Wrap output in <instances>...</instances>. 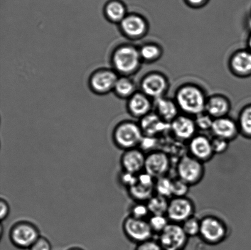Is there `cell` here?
<instances>
[{
    "label": "cell",
    "instance_id": "1",
    "mask_svg": "<svg viewBox=\"0 0 251 250\" xmlns=\"http://www.w3.org/2000/svg\"><path fill=\"white\" fill-rule=\"evenodd\" d=\"M207 97L200 87L193 83H185L176 91L175 99L179 111L196 117L205 111Z\"/></svg>",
    "mask_w": 251,
    "mask_h": 250
},
{
    "label": "cell",
    "instance_id": "2",
    "mask_svg": "<svg viewBox=\"0 0 251 250\" xmlns=\"http://www.w3.org/2000/svg\"><path fill=\"white\" fill-rule=\"evenodd\" d=\"M178 178L190 186L201 182L205 175V167L202 161L189 155L181 157L177 163Z\"/></svg>",
    "mask_w": 251,
    "mask_h": 250
},
{
    "label": "cell",
    "instance_id": "3",
    "mask_svg": "<svg viewBox=\"0 0 251 250\" xmlns=\"http://www.w3.org/2000/svg\"><path fill=\"white\" fill-rule=\"evenodd\" d=\"M228 234L227 227L220 218L207 215L201 220L200 236L203 241L210 245L223 242Z\"/></svg>",
    "mask_w": 251,
    "mask_h": 250
},
{
    "label": "cell",
    "instance_id": "4",
    "mask_svg": "<svg viewBox=\"0 0 251 250\" xmlns=\"http://www.w3.org/2000/svg\"><path fill=\"white\" fill-rule=\"evenodd\" d=\"M41 237L38 227L28 222H19L12 227L10 240L14 246L21 249H29Z\"/></svg>",
    "mask_w": 251,
    "mask_h": 250
},
{
    "label": "cell",
    "instance_id": "5",
    "mask_svg": "<svg viewBox=\"0 0 251 250\" xmlns=\"http://www.w3.org/2000/svg\"><path fill=\"white\" fill-rule=\"evenodd\" d=\"M144 136L140 125L127 122L117 127L114 132V139L119 148L126 151L139 148Z\"/></svg>",
    "mask_w": 251,
    "mask_h": 250
},
{
    "label": "cell",
    "instance_id": "6",
    "mask_svg": "<svg viewBox=\"0 0 251 250\" xmlns=\"http://www.w3.org/2000/svg\"><path fill=\"white\" fill-rule=\"evenodd\" d=\"M188 238L181 224L170 222L159 234L157 241L164 250H183Z\"/></svg>",
    "mask_w": 251,
    "mask_h": 250
},
{
    "label": "cell",
    "instance_id": "7",
    "mask_svg": "<svg viewBox=\"0 0 251 250\" xmlns=\"http://www.w3.org/2000/svg\"><path fill=\"white\" fill-rule=\"evenodd\" d=\"M114 61L118 70L126 74H130L139 68L142 59L139 50L134 46H125L115 53Z\"/></svg>",
    "mask_w": 251,
    "mask_h": 250
},
{
    "label": "cell",
    "instance_id": "8",
    "mask_svg": "<svg viewBox=\"0 0 251 250\" xmlns=\"http://www.w3.org/2000/svg\"><path fill=\"white\" fill-rule=\"evenodd\" d=\"M123 228L126 236L138 244L152 239L154 232L147 219H139L131 216L125 220Z\"/></svg>",
    "mask_w": 251,
    "mask_h": 250
},
{
    "label": "cell",
    "instance_id": "9",
    "mask_svg": "<svg viewBox=\"0 0 251 250\" xmlns=\"http://www.w3.org/2000/svg\"><path fill=\"white\" fill-rule=\"evenodd\" d=\"M195 205L193 201L186 197H173L169 200L167 217L169 221L181 224L194 215Z\"/></svg>",
    "mask_w": 251,
    "mask_h": 250
},
{
    "label": "cell",
    "instance_id": "10",
    "mask_svg": "<svg viewBox=\"0 0 251 250\" xmlns=\"http://www.w3.org/2000/svg\"><path fill=\"white\" fill-rule=\"evenodd\" d=\"M141 89L143 93L154 100L165 96L169 89V82L163 73L152 72L143 78Z\"/></svg>",
    "mask_w": 251,
    "mask_h": 250
},
{
    "label": "cell",
    "instance_id": "11",
    "mask_svg": "<svg viewBox=\"0 0 251 250\" xmlns=\"http://www.w3.org/2000/svg\"><path fill=\"white\" fill-rule=\"evenodd\" d=\"M171 165V159L166 153L154 150L146 155L144 171L157 180L167 176Z\"/></svg>",
    "mask_w": 251,
    "mask_h": 250
},
{
    "label": "cell",
    "instance_id": "12",
    "mask_svg": "<svg viewBox=\"0 0 251 250\" xmlns=\"http://www.w3.org/2000/svg\"><path fill=\"white\" fill-rule=\"evenodd\" d=\"M155 179L143 171L137 175L134 185L128 188L130 196L137 202L147 203L155 194Z\"/></svg>",
    "mask_w": 251,
    "mask_h": 250
},
{
    "label": "cell",
    "instance_id": "13",
    "mask_svg": "<svg viewBox=\"0 0 251 250\" xmlns=\"http://www.w3.org/2000/svg\"><path fill=\"white\" fill-rule=\"evenodd\" d=\"M198 131L195 120L186 114H179L171 123V131L176 139L189 141Z\"/></svg>",
    "mask_w": 251,
    "mask_h": 250
},
{
    "label": "cell",
    "instance_id": "14",
    "mask_svg": "<svg viewBox=\"0 0 251 250\" xmlns=\"http://www.w3.org/2000/svg\"><path fill=\"white\" fill-rule=\"evenodd\" d=\"M228 68L233 75L240 78L251 76V51L242 49L235 51L228 61Z\"/></svg>",
    "mask_w": 251,
    "mask_h": 250
},
{
    "label": "cell",
    "instance_id": "15",
    "mask_svg": "<svg viewBox=\"0 0 251 250\" xmlns=\"http://www.w3.org/2000/svg\"><path fill=\"white\" fill-rule=\"evenodd\" d=\"M189 154L203 163L210 160L215 155L211 139L205 135H196L189 141Z\"/></svg>",
    "mask_w": 251,
    "mask_h": 250
},
{
    "label": "cell",
    "instance_id": "16",
    "mask_svg": "<svg viewBox=\"0 0 251 250\" xmlns=\"http://www.w3.org/2000/svg\"><path fill=\"white\" fill-rule=\"evenodd\" d=\"M211 133L214 136L231 141L240 134L237 121L228 116L214 119Z\"/></svg>",
    "mask_w": 251,
    "mask_h": 250
},
{
    "label": "cell",
    "instance_id": "17",
    "mask_svg": "<svg viewBox=\"0 0 251 250\" xmlns=\"http://www.w3.org/2000/svg\"><path fill=\"white\" fill-rule=\"evenodd\" d=\"M146 155L139 148L128 149L123 154L121 164L124 171L139 175L144 171Z\"/></svg>",
    "mask_w": 251,
    "mask_h": 250
},
{
    "label": "cell",
    "instance_id": "18",
    "mask_svg": "<svg viewBox=\"0 0 251 250\" xmlns=\"http://www.w3.org/2000/svg\"><path fill=\"white\" fill-rule=\"evenodd\" d=\"M139 125L145 136L157 137L159 134L171 131V124L164 121L154 112L143 117Z\"/></svg>",
    "mask_w": 251,
    "mask_h": 250
},
{
    "label": "cell",
    "instance_id": "19",
    "mask_svg": "<svg viewBox=\"0 0 251 250\" xmlns=\"http://www.w3.org/2000/svg\"><path fill=\"white\" fill-rule=\"evenodd\" d=\"M231 109L229 99L222 94H214L207 98L205 112L213 119L227 116Z\"/></svg>",
    "mask_w": 251,
    "mask_h": 250
},
{
    "label": "cell",
    "instance_id": "20",
    "mask_svg": "<svg viewBox=\"0 0 251 250\" xmlns=\"http://www.w3.org/2000/svg\"><path fill=\"white\" fill-rule=\"evenodd\" d=\"M153 109L155 113L163 119L171 124L179 115V109L176 100L166 96L153 100Z\"/></svg>",
    "mask_w": 251,
    "mask_h": 250
},
{
    "label": "cell",
    "instance_id": "21",
    "mask_svg": "<svg viewBox=\"0 0 251 250\" xmlns=\"http://www.w3.org/2000/svg\"><path fill=\"white\" fill-rule=\"evenodd\" d=\"M123 30L128 36L134 39L142 38L147 34L149 24L144 19L139 16H129L122 21Z\"/></svg>",
    "mask_w": 251,
    "mask_h": 250
},
{
    "label": "cell",
    "instance_id": "22",
    "mask_svg": "<svg viewBox=\"0 0 251 250\" xmlns=\"http://www.w3.org/2000/svg\"><path fill=\"white\" fill-rule=\"evenodd\" d=\"M153 107V102L144 93L137 92L132 95L129 103L130 112L134 116L140 117L146 116L151 113Z\"/></svg>",
    "mask_w": 251,
    "mask_h": 250
},
{
    "label": "cell",
    "instance_id": "23",
    "mask_svg": "<svg viewBox=\"0 0 251 250\" xmlns=\"http://www.w3.org/2000/svg\"><path fill=\"white\" fill-rule=\"evenodd\" d=\"M117 75L110 71H102L94 75L92 80L93 88L98 92H106L115 87L118 81Z\"/></svg>",
    "mask_w": 251,
    "mask_h": 250
},
{
    "label": "cell",
    "instance_id": "24",
    "mask_svg": "<svg viewBox=\"0 0 251 250\" xmlns=\"http://www.w3.org/2000/svg\"><path fill=\"white\" fill-rule=\"evenodd\" d=\"M237 123L240 134L251 139V104L243 107L238 115Z\"/></svg>",
    "mask_w": 251,
    "mask_h": 250
},
{
    "label": "cell",
    "instance_id": "25",
    "mask_svg": "<svg viewBox=\"0 0 251 250\" xmlns=\"http://www.w3.org/2000/svg\"><path fill=\"white\" fill-rule=\"evenodd\" d=\"M142 60L147 63H154L159 60L163 54L161 46L156 43H148L139 50Z\"/></svg>",
    "mask_w": 251,
    "mask_h": 250
},
{
    "label": "cell",
    "instance_id": "26",
    "mask_svg": "<svg viewBox=\"0 0 251 250\" xmlns=\"http://www.w3.org/2000/svg\"><path fill=\"white\" fill-rule=\"evenodd\" d=\"M169 200L155 193L147 202L150 215H166Z\"/></svg>",
    "mask_w": 251,
    "mask_h": 250
},
{
    "label": "cell",
    "instance_id": "27",
    "mask_svg": "<svg viewBox=\"0 0 251 250\" xmlns=\"http://www.w3.org/2000/svg\"><path fill=\"white\" fill-rule=\"evenodd\" d=\"M174 180L165 176L155 181V193L171 199L173 198Z\"/></svg>",
    "mask_w": 251,
    "mask_h": 250
},
{
    "label": "cell",
    "instance_id": "28",
    "mask_svg": "<svg viewBox=\"0 0 251 250\" xmlns=\"http://www.w3.org/2000/svg\"><path fill=\"white\" fill-rule=\"evenodd\" d=\"M181 225L184 232L188 237H196L200 235L201 220L194 215L182 223Z\"/></svg>",
    "mask_w": 251,
    "mask_h": 250
},
{
    "label": "cell",
    "instance_id": "29",
    "mask_svg": "<svg viewBox=\"0 0 251 250\" xmlns=\"http://www.w3.org/2000/svg\"><path fill=\"white\" fill-rule=\"evenodd\" d=\"M152 231L154 233L159 234L166 228L169 225V221L167 215H151L148 220Z\"/></svg>",
    "mask_w": 251,
    "mask_h": 250
},
{
    "label": "cell",
    "instance_id": "30",
    "mask_svg": "<svg viewBox=\"0 0 251 250\" xmlns=\"http://www.w3.org/2000/svg\"><path fill=\"white\" fill-rule=\"evenodd\" d=\"M115 88L117 92L124 97L132 96L135 91L134 83L126 78L118 80Z\"/></svg>",
    "mask_w": 251,
    "mask_h": 250
},
{
    "label": "cell",
    "instance_id": "31",
    "mask_svg": "<svg viewBox=\"0 0 251 250\" xmlns=\"http://www.w3.org/2000/svg\"><path fill=\"white\" fill-rule=\"evenodd\" d=\"M107 14L109 18L113 21H122L125 18V7L119 2H112L107 7Z\"/></svg>",
    "mask_w": 251,
    "mask_h": 250
},
{
    "label": "cell",
    "instance_id": "32",
    "mask_svg": "<svg viewBox=\"0 0 251 250\" xmlns=\"http://www.w3.org/2000/svg\"><path fill=\"white\" fill-rule=\"evenodd\" d=\"M197 128L202 131H211L214 119L207 113L203 112L194 117Z\"/></svg>",
    "mask_w": 251,
    "mask_h": 250
},
{
    "label": "cell",
    "instance_id": "33",
    "mask_svg": "<svg viewBox=\"0 0 251 250\" xmlns=\"http://www.w3.org/2000/svg\"><path fill=\"white\" fill-rule=\"evenodd\" d=\"M150 215L147 203L137 202L132 205L130 209V216L139 219H146Z\"/></svg>",
    "mask_w": 251,
    "mask_h": 250
},
{
    "label": "cell",
    "instance_id": "34",
    "mask_svg": "<svg viewBox=\"0 0 251 250\" xmlns=\"http://www.w3.org/2000/svg\"><path fill=\"white\" fill-rule=\"evenodd\" d=\"M173 180V197H186L191 186L178 178Z\"/></svg>",
    "mask_w": 251,
    "mask_h": 250
},
{
    "label": "cell",
    "instance_id": "35",
    "mask_svg": "<svg viewBox=\"0 0 251 250\" xmlns=\"http://www.w3.org/2000/svg\"><path fill=\"white\" fill-rule=\"evenodd\" d=\"M211 143H212L214 154H222L227 151L230 141L214 136V138L211 139Z\"/></svg>",
    "mask_w": 251,
    "mask_h": 250
},
{
    "label": "cell",
    "instance_id": "36",
    "mask_svg": "<svg viewBox=\"0 0 251 250\" xmlns=\"http://www.w3.org/2000/svg\"><path fill=\"white\" fill-rule=\"evenodd\" d=\"M156 137L144 136L141 142H140L139 148L144 151V153L147 151H149V153L153 151L152 150V148L156 144Z\"/></svg>",
    "mask_w": 251,
    "mask_h": 250
},
{
    "label": "cell",
    "instance_id": "37",
    "mask_svg": "<svg viewBox=\"0 0 251 250\" xmlns=\"http://www.w3.org/2000/svg\"><path fill=\"white\" fill-rule=\"evenodd\" d=\"M135 250H164L158 241L150 239L137 245Z\"/></svg>",
    "mask_w": 251,
    "mask_h": 250
},
{
    "label": "cell",
    "instance_id": "38",
    "mask_svg": "<svg viewBox=\"0 0 251 250\" xmlns=\"http://www.w3.org/2000/svg\"><path fill=\"white\" fill-rule=\"evenodd\" d=\"M137 175H134L126 171H123L121 176H120V182L122 184L127 188H130L134 184L137 180Z\"/></svg>",
    "mask_w": 251,
    "mask_h": 250
},
{
    "label": "cell",
    "instance_id": "39",
    "mask_svg": "<svg viewBox=\"0 0 251 250\" xmlns=\"http://www.w3.org/2000/svg\"><path fill=\"white\" fill-rule=\"evenodd\" d=\"M29 250H51V246L48 239L41 236Z\"/></svg>",
    "mask_w": 251,
    "mask_h": 250
},
{
    "label": "cell",
    "instance_id": "40",
    "mask_svg": "<svg viewBox=\"0 0 251 250\" xmlns=\"http://www.w3.org/2000/svg\"><path fill=\"white\" fill-rule=\"evenodd\" d=\"M10 207L6 200L1 198L0 200V219L1 221H4L9 216Z\"/></svg>",
    "mask_w": 251,
    "mask_h": 250
},
{
    "label": "cell",
    "instance_id": "41",
    "mask_svg": "<svg viewBox=\"0 0 251 250\" xmlns=\"http://www.w3.org/2000/svg\"><path fill=\"white\" fill-rule=\"evenodd\" d=\"M205 1V0H188L189 3L193 5V6H199V5L203 4V2Z\"/></svg>",
    "mask_w": 251,
    "mask_h": 250
},
{
    "label": "cell",
    "instance_id": "42",
    "mask_svg": "<svg viewBox=\"0 0 251 250\" xmlns=\"http://www.w3.org/2000/svg\"><path fill=\"white\" fill-rule=\"evenodd\" d=\"M247 46L248 50L251 51V33L250 34L249 37H248L247 40Z\"/></svg>",
    "mask_w": 251,
    "mask_h": 250
},
{
    "label": "cell",
    "instance_id": "43",
    "mask_svg": "<svg viewBox=\"0 0 251 250\" xmlns=\"http://www.w3.org/2000/svg\"><path fill=\"white\" fill-rule=\"evenodd\" d=\"M68 250H84L80 248H78V247H73V248H71Z\"/></svg>",
    "mask_w": 251,
    "mask_h": 250
},
{
    "label": "cell",
    "instance_id": "44",
    "mask_svg": "<svg viewBox=\"0 0 251 250\" xmlns=\"http://www.w3.org/2000/svg\"><path fill=\"white\" fill-rule=\"evenodd\" d=\"M248 26H249V28L251 29V17H250L249 21H248Z\"/></svg>",
    "mask_w": 251,
    "mask_h": 250
}]
</instances>
